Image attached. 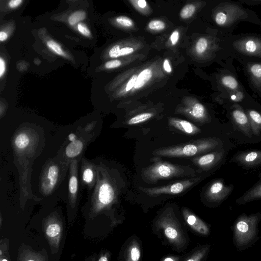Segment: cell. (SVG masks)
Wrapping results in <instances>:
<instances>
[{"mask_svg": "<svg viewBox=\"0 0 261 261\" xmlns=\"http://www.w3.org/2000/svg\"><path fill=\"white\" fill-rule=\"evenodd\" d=\"M159 226L163 229L168 240L176 245H180L184 241L180 228L173 218L165 216L159 221Z\"/></svg>", "mask_w": 261, "mask_h": 261, "instance_id": "15", "label": "cell"}, {"mask_svg": "<svg viewBox=\"0 0 261 261\" xmlns=\"http://www.w3.org/2000/svg\"><path fill=\"white\" fill-rule=\"evenodd\" d=\"M184 217L188 225L195 231L202 235H207L210 229L207 225L189 210L184 208L182 211Z\"/></svg>", "mask_w": 261, "mask_h": 261, "instance_id": "21", "label": "cell"}, {"mask_svg": "<svg viewBox=\"0 0 261 261\" xmlns=\"http://www.w3.org/2000/svg\"><path fill=\"white\" fill-rule=\"evenodd\" d=\"M42 229L52 253H57L63 237L64 223L62 216L57 211H53L42 222Z\"/></svg>", "mask_w": 261, "mask_h": 261, "instance_id": "9", "label": "cell"}, {"mask_svg": "<svg viewBox=\"0 0 261 261\" xmlns=\"http://www.w3.org/2000/svg\"><path fill=\"white\" fill-rule=\"evenodd\" d=\"M9 241L7 238L0 240V261H11L9 253Z\"/></svg>", "mask_w": 261, "mask_h": 261, "instance_id": "29", "label": "cell"}, {"mask_svg": "<svg viewBox=\"0 0 261 261\" xmlns=\"http://www.w3.org/2000/svg\"><path fill=\"white\" fill-rule=\"evenodd\" d=\"M120 48L119 45H114L109 51V55L113 58H118L120 56Z\"/></svg>", "mask_w": 261, "mask_h": 261, "instance_id": "39", "label": "cell"}, {"mask_svg": "<svg viewBox=\"0 0 261 261\" xmlns=\"http://www.w3.org/2000/svg\"><path fill=\"white\" fill-rule=\"evenodd\" d=\"M249 119L252 133L259 136L261 132V112L251 108H243Z\"/></svg>", "mask_w": 261, "mask_h": 261, "instance_id": "22", "label": "cell"}, {"mask_svg": "<svg viewBox=\"0 0 261 261\" xmlns=\"http://www.w3.org/2000/svg\"><path fill=\"white\" fill-rule=\"evenodd\" d=\"M137 76L136 74L133 75L128 80L126 85L125 90L128 91L134 87L137 81Z\"/></svg>", "mask_w": 261, "mask_h": 261, "instance_id": "42", "label": "cell"}, {"mask_svg": "<svg viewBox=\"0 0 261 261\" xmlns=\"http://www.w3.org/2000/svg\"><path fill=\"white\" fill-rule=\"evenodd\" d=\"M46 45L47 47L52 50L56 54L65 57V53L61 48V46L53 40H48Z\"/></svg>", "mask_w": 261, "mask_h": 261, "instance_id": "36", "label": "cell"}, {"mask_svg": "<svg viewBox=\"0 0 261 261\" xmlns=\"http://www.w3.org/2000/svg\"><path fill=\"white\" fill-rule=\"evenodd\" d=\"M153 114L151 113H144L135 116L129 119L127 122L128 125L139 124L147 121L151 118Z\"/></svg>", "mask_w": 261, "mask_h": 261, "instance_id": "31", "label": "cell"}, {"mask_svg": "<svg viewBox=\"0 0 261 261\" xmlns=\"http://www.w3.org/2000/svg\"><path fill=\"white\" fill-rule=\"evenodd\" d=\"M96 184L88 194L87 200L81 210L84 217L89 220H93L102 214L106 215L117 198L116 181L112 170L100 159L96 158Z\"/></svg>", "mask_w": 261, "mask_h": 261, "instance_id": "1", "label": "cell"}, {"mask_svg": "<svg viewBox=\"0 0 261 261\" xmlns=\"http://www.w3.org/2000/svg\"><path fill=\"white\" fill-rule=\"evenodd\" d=\"M163 67L165 70L167 72H171L172 71L171 67L169 63V61L167 59H165L163 63Z\"/></svg>", "mask_w": 261, "mask_h": 261, "instance_id": "48", "label": "cell"}, {"mask_svg": "<svg viewBox=\"0 0 261 261\" xmlns=\"http://www.w3.org/2000/svg\"><path fill=\"white\" fill-rule=\"evenodd\" d=\"M152 75V73L150 69L146 68L142 70L137 76L134 88L139 89L143 87L150 80Z\"/></svg>", "mask_w": 261, "mask_h": 261, "instance_id": "28", "label": "cell"}, {"mask_svg": "<svg viewBox=\"0 0 261 261\" xmlns=\"http://www.w3.org/2000/svg\"><path fill=\"white\" fill-rule=\"evenodd\" d=\"M69 163L62 162L58 156L49 159L42 168L39 180V190L45 198L58 194L69 171Z\"/></svg>", "mask_w": 261, "mask_h": 261, "instance_id": "4", "label": "cell"}, {"mask_svg": "<svg viewBox=\"0 0 261 261\" xmlns=\"http://www.w3.org/2000/svg\"><path fill=\"white\" fill-rule=\"evenodd\" d=\"M224 154L223 151H215L196 157L193 161L196 165L203 169H210L222 160Z\"/></svg>", "mask_w": 261, "mask_h": 261, "instance_id": "20", "label": "cell"}, {"mask_svg": "<svg viewBox=\"0 0 261 261\" xmlns=\"http://www.w3.org/2000/svg\"><path fill=\"white\" fill-rule=\"evenodd\" d=\"M220 141L214 138L199 140L186 144L156 150L154 154L167 157L192 156L210 151L220 145Z\"/></svg>", "mask_w": 261, "mask_h": 261, "instance_id": "6", "label": "cell"}, {"mask_svg": "<svg viewBox=\"0 0 261 261\" xmlns=\"http://www.w3.org/2000/svg\"><path fill=\"white\" fill-rule=\"evenodd\" d=\"M209 250V246H205L193 253L185 261H201L205 256Z\"/></svg>", "mask_w": 261, "mask_h": 261, "instance_id": "32", "label": "cell"}, {"mask_svg": "<svg viewBox=\"0 0 261 261\" xmlns=\"http://www.w3.org/2000/svg\"><path fill=\"white\" fill-rule=\"evenodd\" d=\"M121 62L119 60H114L108 61L105 64V67L107 69L115 68L119 67Z\"/></svg>", "mask_w": 261, "mask_h": 261, "instance_id": "41", "label": "cell"}, {"mask_svg": "<svg viewBox=\"0 0 261 261\" xmlns=\"http://www.w3.org/2000/svg\"><path fill=\"white\" fill-rule=\"evenodd\" d=\"M241 4H245L249 6L261 5V0H238Z\"/></svg>", "mask_w": 261, "mask_h": 261, "instance_id": "43", "label": "cell"}, {"mask_svg": "<svg viewBox=\"0 0 261 261\" xmlns=\"http://www.w3.org/2000/svg\"><path fill=\"white\" fill-rule=\"evenodd\" d=\"M116 20L119 24L125 27H132L134 24L133 21L131 19L124 16H120L117 17Z\"/></svg>", "mask_w": 261, "mask_h": 261, "instance_id": "38", "label": "cell"}, {"mask_svg": "<svg viewBox=\"0 0 261 261\" xmlns=\"http://www.w3.org/2000/svg\"><path fill=\"white\" fill-rule=\"evenodd\" d=\"M229 109L231 119L234 124L247 137L252 136L248 117L242 106L239 104L227 106Z\"/></svg>", "mask_w": 261, "mask_h": 261, "instance_id": "16", "label": "cell"}, {"mask_svg": "<svg viewBox=\"0 0 261 261\" xmlns=\"http://www.w3.org/2000/svg\"><path fill=\"white\" fill-rule=\"evenodd\" d=\"M232 59L229 58L226 59L224 68L221 69L218 76V84L220 91L221 101L231 94L246 89L238 78Z\"/></svg>", "mask_w": 261, "mask_h": 261, "instance_id": "10", "label": "cell"}, {"mask_svg": "<svg viewBox=\"0 0 261 261\" xmlns=\"http://www.w3.org/2000/svg\"><path fill=\"white\" fill-rule=\"evenodd\" d=\"M187 112L196 120L201 122H206L208 120L205 108L199 102L195 103Z\"/></svg>", "mask_w": 261, "mask_h": 261, "instance_id": "25", "label": "cell"}, {"mask_svg": "<svg viewBox=\"0 0 261 261\" xmlns=\"http://www.w3.org/2000/svg\"><path fill=\"white\" fill-rule=\"evenodd\" d=\"M110 253L107 251H101L99 253H93L87 256L84 261H109Z\"/></svg>", "mask_w": 261, "mask_h": 261, "instance_id": "30", "label": "cell"}, {"mask_svg": "<svg viewBox=\"0 0 261 261\" xmlns=\"http://www.w3.org/2000/svg\"><path fill=\"white\" fill-rule=\"evenodd\" d=\"M199 179V178L189 179L161 187L152 188L141 187L139 189L143 192L149 196H158L161 194H178L193 185Z\"/></svg>", "mask_w": 261, "mask_h": 261, "instance_id": "13", "label": "cell"}, {"mask_svg": "<svg viewBox=\"0 0 261 261\" xmlns=\"http://www.w3.org/2000/svg\"><path fill=\"white\" fill-rule=\"evenodd\" d=\"M79 31L83 35L89 37L91 33L88 28L83 23H80L77 25Z\"/></svg>", "mask_w": 261, "mask_h": 261, "instance_id": "40", "label": "cell"}, {"mask_svg": "<svg viewBox=\"0 0 261 261\" xmlns=\"http://www.w3.org/2000/svg\"><path fill=\"white\" fill-rule=\"evenodd\" d=\"M137 3L138 6L141 8H145L147 5L146 2L145 0H139L137 1Z\"/></svg>", "mask_w": 261, "mask_h": 261, "instance_id": "50", "label": "cell"}, {"mask_svg": "<svg viewBox=\"0 0 261 261\" xmlns=\"http://www.w3.org/2000/svg\"><path fill=\"white\" fill-rule=\"evenodd\" d=\"M261 199V181L252 187L243 196L236 200L239 204H244L247 202Z\"/></svg>", "mask_w": 261, "mask_h": 261, "instance_id": "24", "label": "cell"}, {"mask_svg": "<svg viewBox=\"0 0 261 261\" xmlns=\"http://www.w3.org/2000/svg\"><path fill=\"white\" fill-rule=\"evenodd\" d=\"M188 171L189 169L185 167L162 161H156L154 164L144 169L142 176L145 180L154 183L161 179L190 175L191 173Z\"/></svg>", "mask_w": 261, "mask_h": 261, "instance_id": "8", "label": "cell"}, {"mask_svg": "<svg viewBox=\"0 0 261 261\" xmlns=\"http://www.w3.org/2000/svg\"><path fill=\"white\" fill-rule=\"evenodd\" d=\"M213 21L220 35L223 37L232 34L241 22H249L261 28V19L258 15L254 11L245 8L238 1L220 2L214 11Z\"/></svg>", "mask_w": 261, "mask_h": 261, "instance_id": "2", "label": "cell"}, {"mask_svg": "<svg viewBox=\"0 0 261 261\" xmlns=\"http://www.w3.org/2000/svg\"><path fill=\"white\" fill-rule=\"evenodd\" d=\"M164 261H175V260L173 258L168 257L165 258Z\"/></svg>", "mask_w": 261, "mask_h": 261, "instance_id": "51", "label": "cell"}, {"mask_svg": "<svg viewBox=\"0 0 261 261\" xmlns=\"http://www.w3.org/2000/svg\"><path fill=\"white\" fill-rule=\"evenodd\" d=\"M246 167H254L261 165V150H248L238 152L231 160Z\"/></svg>", "mask_w": 261, "mask_h": 261, "instance_id": "18", "label": "cell"}, {"mask_svg": "<svg viewBox=\"0 0 261 261\" xmlns=\"http://www.w3.org/2000/svg\"><path fill=\"white\" fill-rule=\"evenodd\" d=\"M148 27L150 30L155 31H160L165 28V23L160 20H151L148 23Z\"/></svg>", "mask_w": 261, "mask_h": 261, "instance_id": "37", "label": "cell"}, {"mask_svg": "<svg viewBox=\"0 0 261 261\" xmlns=\"http://www.w3.org/2000/svg\"><path fill=\"white\" fill-rule=\"evenodd\" d=\"M6 70V64L2 58H0V77L4 74Z\"/></svg>", "mask_w": 261, "mask_h": 261, "instance_id": "46", "label": "cell"}, {"mask_svg": "<svg viewBox=\"0 0 261 261\" xmlns=\"http://www.w3.org/2000/svg\"><path fill=\"white\" fill-rule=\"evenodd\" d=\"M233 189V185H226L221 180H216L208 187L205 196L211 201L220 202L230 195Z\"/></svg>", "mask_w": 261, "mask_h": 261, "instance_id": "17", "label": "cell"}, {"mask_svg": "<svg viewBox=\"0 0 261 261\" xmlns=\"http://www.w3.org/2000/svg\"><path fill=\"white\" fill-rule=\"evenodd\" d=\"M209 41L205 37L200 38L196 44V50L199 54H201L208 49L209 46Z\"/></svg>", "mask_w": 261, "mask_h": 261, "instance_id": "34", "label": "cell"}, {"mask_svg": "<svg viewBox=\"0 0 261 261\" xmlns=\"http://www.w3.org/2000/svg\"><path fill=\"white\" fill-rule=\"evenodd\" d=\"M78 133L79 136L71 134L69 136V143L61 149V157H58L63 162L70 163L74 159H82L83 153L90 141L94 140V136Z\"/></svg>", "mask_w": 261, "mask_h": 261, "instance_id": "11", "label": "cell"}, {"mask_svg": "<svg viewBox=\"0 0 261 261\" xmlns=\"http://www.w3.org/2000/svg\"><path fill=\"white\" fill-rule=\"evenodd\" d=\"M13 143L17 149L24 150L30 145L31 139L28 133L20 132L14 137Z\"/></svg>", "mask_w": 261, "mask_h": 261, "instance_id": "27", "label": "cell"}, {"mask_svg": "<svg viewBox=\"0 0 261 261\" xmlns=\"http://www.w3.org/2000/svg\"><path fill=\"white\" fill-rule=\"evenodd\" d=\"M261 219L260 213L239 216L233 225V241L240 250L249 247L257 240L258 225Z\"/></svg>", "mask_w": 261, "mask_h": 261, "instance_id": "5", "label": "cell"}, {"mask_svg": "<svg viewBox=\"0 0 261 261\" xmlns=\"http://www.w3.org/2000/svg\"><path fill=\"white\" fill-rule=\"evenodd\" d=\"M22 2V0H12L9 2V6L11 8H15L19 6Z\"/></svg>", "mask_w": 261, "mask_h": 261, "instance_id": "47", "label": "cell"}, {"mask_svg": "<svg viewBox=\"0 0 261 261\" xmlns=\"http://www.w3.org/2000/svg\"><path fill=\"white\" fill-rule=\"evenodd\" d=\"M141 250L138 242L133 240L127 246L125 252V261H139Z\"/></svg>", "mask_w": 261, "mask_h": 261, "instance_id": "26", "label": "cell"}, {"mask_svg": "<svg viewBox=\"0 0 261 261\" xmlns=\"http://www.w3.org/2000/svg\"><path fill=\"white\" fill-rule=\"evenodd\" d=\"M134 52V49L130 47H125L120 49V56L130 54Z\"/></svg>", "mask_w": 261, "mask_h": 261, "instance_id": "44", "label": "cell"}, {"mask_svg": "<svg viewBox=\"0 0 261 261\" xmlns=\"http://www.w3.org/2000/svg\"><path fill=\"white\" fill-rule=\"evenodd\" d=\"M97 164L96 159L89 160L83 156L79 163V180L81 189L90 193L97 179Z\"/></svg>", "mask_w": 261, "mask_h": 261, "instance_id": "12", "label": "cell"}, {"mask_svg": "<svg viewBox=\"0 0 261 261\" xmlns=\"http://www.w3.org/2000/svg\"><path fill=\"white\" fill-rule=\"evenodd\" d=\"M17 261H48L49 257L45 249L37 251L30 246L22 244L19 248Z\"/></svg>", "mask_w": 261, "mask_h": 261, "instance_id": "19", "label": "cell"}, {"mask_svg": "<svg viewBox=\"0 0 261 261\" xmlns=\"http://www.w3.org/2000/svg\"><path fill=\"white\" fill-rule=\"evenodd\" d=\"M240 64L251 91L261 98V61Z\"/></svg>", "mask_w": 261, "mask_h": 261, "instance_id": "14", "label": "cell"}, {"mask_svg": "<svg viewBox=\"0 0 261 261\" xmlns=\"http://www.w3.org/2000/svg\"><path fill=\"white\" fill-rule=\"evenodd\" d=\"M2 221H3L2 216V215H1V222H0L1 227V226L2 225Z\"/></svg>", "mask_w": 261, "mask_h": 261, "instance_id": "52", "label": "cell"}, {"mask_svg": "<svg viewBox=\"0 0 261 261\" xmlns=\"http://www.w3.org/2000/svg\"><path fill=\"white\" fill-rule=\"evenodd\" d=\"M81 159H74L70 164L66 196L67 215L72 224L76 217L80 199L79 163Z\"/></svg>", "mask_w": 261, "mask_h": 261, "instance_id": "7", "label": "cell"}, {"mask_svg": "<svg viewBox=\"0 0 261 261\" xmlns=\"http://www.w3.org/2000/svg\"><path fill=\"white\" fill-rule=\"evenodd\" d=\"M195 11V7L192 4H188L184 6L180 11V17L187 19L193 15Z\"/></svg>", "mask_w": 261, "mask_h": 261, "instance_id": "35", "label": "cell"}, {"mask_svg": "<svg viewBox=\"0 0 261 261\" xmlns=\"http://www.w3.org/2000/svg\"><path fill=\"white\" fill-rule=\"evenodd\" d=\"M86 14L84 11H77L72 13L68 18L69 23L73 25L83 20L86 17Z\"/></svg>", "mask_w": 261, "mask_h": 261, "instance_id": "33", "label": "cell"}, {"mask_svg": "<svg viewBox=\"0 0 261 261\" xmlns=\"http://www.w3.org/2000/svg\"><path fill=\"white\" fill-rule=\"evenodd\" d=\"M223 41L230 57L240 63L261 61V34H231Z\"/></svg>", "mask_w": 261, "mask_h": 261, "instance_id": "3", "label": "cell"}, {"mask_svg": "<svg viewBox=\"0 0 261 261\" xmlns=\"http://www.w3.org/2000/svg\"><path fill=\"white\" fill-rule=\"evenodd\" d=\"M169 124L177 129L188 135H194L200 132L199 128L186 120L172 118L169 120Z\"/></svg>", "mask_w": 261, "mask_h": 261, "instance_id": "23", "label": "cell"}, {"mask_svg": "<svg viewBox=\"0 0 261 261\" xmlns=\"http://www.w3.org/2000/svg\"><path fill=\"white\" fill-rule=\"evenodd\" d=\"M179 38V33L177 31H174L170 36V40L173 45L177 43Z\"/></svg>", "mask_w": 261, "mask_h": 261, "instance_id": "45", "label": "cell"}, {"mask_svg": "<svg viewBox=\"0 0 261 261\" xmlns=\"http://www.w3.org/2000/svg\"><path fill=\"white\" fill-rule=\"evenodd\" d=\"M8 34L3 31H1L0 32V41H4L8 38Z\"/></svg>", "mask_w": 261, "mask_h": 261, "instance_id": "49", "label": "cell"}]
</instances>
